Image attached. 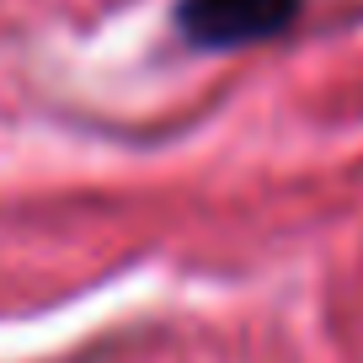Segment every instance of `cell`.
<instances>
[{
  "label": "cell",
  "instance_id": "obj_1",
  "mask_svg": "<svg viewBox=\"0 0 363 363\" xmlns=\"http://www.w3.org/2000/svg\"><path fill=\"white\" fill-rule=\"evenodd\" d=\"M299 0H177V27L198 48H246L294 27Z\"/></svg>",
  "mask_w": 363,
  "mask_h": 363
}]
</instances>
